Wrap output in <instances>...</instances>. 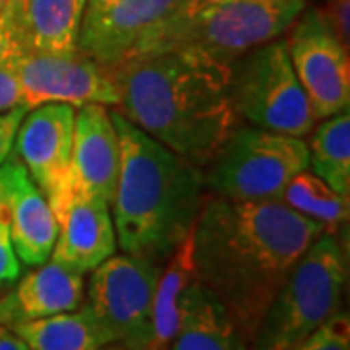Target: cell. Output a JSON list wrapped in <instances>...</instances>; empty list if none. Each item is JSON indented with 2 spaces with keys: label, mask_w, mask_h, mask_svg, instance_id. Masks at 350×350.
<instances>
[{
  "label": "cell",
  "mask_w": 350,
  "mask_h": 350,
  "mask_svg": "<svg viewBox=\"0 0 350 350\" xmlns=\"http://www.w3.org/2000/svg\"><path fill=\"white\" fill-rule=\"evenodd\" d=\"M177 6L179 0H117L100 14L82 20L78 49L107 66H117Z\"/></svg>",
  "instance_id": "cell-13"
},
{
  "label": "cell",
  "mask_w": 350,
  "mask_h": 350,
  "mask_svg": "<svg viewBox=\"0 0 350 350\" xmlns=\"http://www.w3.org/2000/svg\"><path fill=\"white\" fill-rule=\"evenodd\" d=\"M88 0H20L27 47L45 53L78 49Z\"/></svg>",
  "instance_id": "cell-19"
},
{
  "label": "cell",
  "mask_w": 350,
  "mask_h": 350,
  "mask_svg": "<svg viewBox=\"0 0 350 350\" xmlns=\"http://www.w3.org/2000/svg\"><path fill=\"white\" fill-rule=\"evenodd\" d=\"M220 2H226V0H179V6L172 16H185V14L199 12L202 8H208V6L220 4Z\"/></svg>",
  "instance_id": "cell-28"
},
{
  "label": "cell",
  "mask_w": 350,
  "mask_h": 350,
  "mask_svg": "<svg viewBox=\"0 0 350 350\" xmlns=\"http://www.w3.org/2000/svg\"><path fill=\"white\" fill-rule=\"evenodd\" d=\"M111 107L165 148L202 170L238 125L228 66L193 53H158L113 66Z\"/></svg>",
  "instance_id": "cell-2"
},
{
  "label": "cell",
  "mask_w": 350,
  "mask_h": 350,
  "mask_svg": "<svg viewBox=\"0 0 350 350\" xmlns=\"http://www.w3.org/2000/svg\"><path fill=\"white\" fill-rule=\"evenodd\" d=\"M0 189L18 259L27 267L49 261L57 239V220L20 160H6L0 165Z\"/></svg>",
  "instance_id": "cell-14"
},
{
  "label": "cell",
  "mask_w": 350,
  "mask_h": 350,
  "mask_svg": "<svg viewBox=\"0 0 350 350\" xmlns=\"http://www.w3.org/2000/svg\"><path fill=\"white\" fill-rule=\"evenodd\" d=\"M323 226L278 200L206 195L193 226L195 278L222 301L247 345Z\"/></svg>",
  "instance_id": "cell-1"
},
{
  "label": "cell",
  "mask_w": 350,
  "mask_h": 350,
  "mask_svg": "<svg viewBox=\"0 0 350 350\" xmlns=\"http://www.w3.org/2000/svg\"><path fill=\"white\" fill-rule=\"evenodd\" d=\"M25 111H27L25 107H14L8 111H0V165L12 154L18 126L22 123Z\"/></svg>",
  "instance_id": "cell-27"
},
{
  "label": "cell",
  "mask_w": 350,
  "mask_h": 350,
  "mask_svg": "<svg viewBox=\"0 0 350 350\" xmlns=\"http://www.w3.org/2000/svg\"><path fill=\"white\" fill-rule=\"evenodd\" d=\"M57 220V239L51 261L86 275L115 255L117 236L109 204L86 193L72 174L47 197Z\"/></svg>",
  "instance_id": "cell-11"
},
{
  "label": "cell",
  "mask_w": 350,
  "mask_h": 350,
  "mask_svg": "<svg viewBox=\"0 0 350 350\" xmlns=\"http://www.w3.org/2000/svg\"><path fill=\"white\" fill-rule=\"evenodd\" d=\"M167 350H250L222 301L195 278L181 306L179 327Z\"/></svg>",
  "instance_id": "cell-17"
},
{
  "label": "cell",
  "mask_w": 350,
  "mask_h": 350,
  "mask_svg": "<svg viewBox=\"0 0 350 350\" xmlns=\"http://www.w3.org/2000/svg\"><path fill=\"white\" fill-rule=\"evenodd\" d=\"M278 202L294 213L315 220L323 226L325 234L335 238L347 230L349 224V197L338 195L310 170H304L290 179Z\"/></svg>",
  "instance_id": "cell-22"
},
{
  "label": "cell",
  "mask_w": 350,
  "mask_h": 350,
  "mask_svg": "<svg viewBox=\"0 0 350 350\" xmlns=\"http://www.w3.org/2000/svg\"><path fill=\"white\" fill-rule=\"evenodd\" d=\"M20 92L25 109L41 103H68L72 107L88 103L117 107L119 103L113 66L80 49L45 53L25 47L20 61Z\"/></svg>",
  "instance_id": "cell-10"
},
{
  "label": "cell",
  "mask_w": 350,
  "mask_h": 350,
  "mask_svg": "<svg viewBox=\"0 0 350 350\" xmlns=\"http://www.w3.org/2000/svg\"><path fill=\"white\" fill-rule=\"evenodd\" d=\"M292 68L317 121L347 111L350 103V55L331 31L317 6H306L284 31Z\"/></svg>",
  "instance_id": "cell-9"
},
{
  "label": "cell",
  "mask_w": 350,
  "mask_h": 350,
  "mask_svg": "<svg viewBox=\"0 0 350 350\" xmlns=\"http://www.w3.org/2000/svg\"><path fill=\"white\" fill-rule=\"evenodd\" d=\"M75 119L76 107L68 103H41L18 126L14 148L45 197L70 174Z\"/></svg>",
  "instance_id": "cell-12"
},
{
  "label": "cell",
  "mask_w": 350,
  "mask_h": 350,
  "mask_svg": "<svg viewBox=\"0 0 350 350\" xmlns=\"http://www.w3.org/2000/svg\"><path fill=\"white\" fill-rule=\"evenodd\" d=\"M0 350H29L12 329L0 325Z\"/></svg>",
  "instance_id": "cell-29"
},
{
  "label": "cell",
  "mask_w": 350,
  "mask_h": 350,
  "mask_svg": "<svg viewBox=\"0 0 350 350\" xmlns=\"http://www.w3.org/2000/svg\"><path fill=\"white\" fill-rule=\"evenodd\" d=\"M111 109V107H109ZM121 163L111 218L123 253L163 262L187 238L206 199L202 174L111 109Z\"/></svg>",
  "instance_id": "cell-3"
},
{
  "label": "cell",
  "mask_w": 350,
  "mask_h": 350,
  "mask_svg": "<svg viewBox=\"0 0 350 350\" xmlns=\"http://www.w3.org/2000/svg\"><path fill=\"white\" fill-rule=\"evenodd\" d=\"M121 163L119 133L111 109L100 103L78 107L70 174L86 193L111 204Z\"/></svg>",
  "instance_id": "cell-15"
},
{
  "label": "cell",
  "mask_w": 350,
  "mask_h": 350,
  "mask_svg": "<svg viewBox=\"0 0 350 350\" xmlns=\"http://www.w3.org/2000/svg\"><path fill=\"white\" fill-rule=\"evenodd\" d=\"M347 284V251L321 234L296 262L265 312L251 340L253 350H292L340 310Z\"/></svg>",
  "instance_id": "cell-5"
},
{
  "label": "cell",
  "mask_w": 350,
  "mask_h": 350,
  "mask_svg": "<svg viewBox=\"0 0 350 350\" xmlns=\"http://www.w3.org/2000/svg\"><path fill=\"white\" fill-rule=\"evenodd\" d=\"M100 350H129V349H125L123 345H117V342H111V345H105V347H101Z\"/></svg>",
  "instance_id": "cell-31"
},
{
  "label": "cell",
  "mask_w": 350,
  "mask_h": 350,
  "mask_svg": "<svg viewBox=\"0 0 350 350\" xmlns=\"http://www.w3.org/2000/svg\"><path fill=\"white\" fill-rule=\"evenodd\" d=\"M163 262L165 265L162 267L156 294H154L150 337H148L146 350H167L177 333L183 298L187 294L191 282L195 280L193 230Z\"/></svg>",
  "instance_id": "cell-18"
},
{
  "label": "cell",
  "mask_w": 350,
  "mask_h": 350,
  "mask_svg": "<svg viewBox=\"0 0 350 350\" xmlns=\"http://www.w3.org/2000/svg\"><path fill=\"white\" fill-rule=\"evenodd\" d=\"M306 6L308 0H226L199 12L170 16L126 61L179 51L228 66L247 51L282 38Z\"/></svg>",
  "instance_id": "cell-4"
},
{
  "label": "cell",
  "mask_w": 350,
  "mask_h": 350,
  "mask_svg": "<svg viewBox=\"0 0 350 350\" xmlns=\"http://www.w3.org/2000/svg\"><path fill=\"white\" fill-rule=\"evenodd\" d=\"M113 2H117V0H88L84 18H90V16H96V14H100L101 10H105L107 6H111Z\"/></svg>",
  "instance_id": "cell-30"
},
{
  "label": "cell",
  "mask_w": 350,
  "mask_h": 350,
  "mask_svg": "<svg viewBox=\"0 0 350 350\" xmlns=\"http://www.w3.org/2000/svg\"><path fill=\"white\" fill-rule=\"evenodd\" d=\"M292 350H350L349 313L338 310Z\"/></svg>",
  "instance_id": "cell-24"
},
{
  "label": "cell",
  "mask_w": 350,
  "mask_h": 350,
  "mask_svg": "<svg viewBox=\"0 0 350 350\" xmlns=\"http://www.w3.org/2000/svg\"><path fill=\"white\" fill-rule=\"evenodd\" d=\"M0 2H2V0H0Z\"/></svg>",
  "instance_id": "cell-32"
},
{
  "label": "cell",
  "mask_w": 350,
  "mask_h": 350,
  "mask_svg": "<svg viewBox=\"0 0 350 350\" xmlns=\"http://www.w3.org/2000/svg\"><path fill=\"white\" fill-rule=\"evenodd\" d=\"M331 31L337 39L349 47L350 43V0H325L323 6H317Z\"/></svg>",
  "instance_id": "cell-26"
},
{
  "label": "cell",
  "mask_w": 350,
  "mask_h": 350,
  "mask_svg": "<svg viewBox=\"0 0 350 350\" xmlns=\"http://www.w3.org/2000/svg\"><path fill=\"white\" fill-rule=\"evenodd\" d=\"M84 275L55 261H45L18 278L10 290L0 296V325L14 327L27 321L72 312L84 304Z\"/></svg>",
  "instance_id": "cell-16"
},
{
  "label": "cell",
  "mask_w": 350,
  "mask_h": 350,
  "mask_svg": "<svg viewBox=\"0 0 350 350\" xmlns=\"http://www.w3.org/2000/svg\"><path fill=\"white\" fill-rule=\"evenodd\" d=\"M20 273H22V265L14 251L8 216H6V202L0 191V292L12 286L20 278Z\"/></svg>",
  "instance_id": "cell-25"
},
{
  "label": "cell",
  "mask_w": 350,
  "mask_h": 350,
  "mask_svg": "<svg viewBox=\"0 0 350 350\" xmlns=\"http://www.w3.org/2000/svg\"><path fill=\"white\" fill-rule=\"evenodd\" d=\"M163 262L140 255H111L92 271L86 298L109 342L146 350L154 294Z\"/></svg>",
  "instance_id": "cell-8"
},
{
  "label": "cell",
  "mask_w": 350,
  "mask_h": 350,
  "mask_svg": "<svg viewBox=\"0 0 350 350\" xmlns=\"http://www.w3.org/2000/svg\"><path fill=\"white\" fill-rule=\"evenodd\" d=\"M228 94L236 117L259 129L304 138L317 123L284 38L262 43L228 64Z\"/></svg>",
  "instance_id": "cell-7"
},
{
  "label": "cell",
  "mask_w": 350,
  "mask_h": 350,
  "mask_svg": "<svg viewBox=\"0 0 350 350\" xmlns=\"http://www.w3.org/2000/svg\"><path fill=\"white\" fill-rule=\"evenodd\" d=\"M304 170H310L304 138L238 123L200 174L211 195L267 202L280 200L290 179Z\"/></svg>",
  "instance_id": "cell-6"
},
{
  "label": "cell",
  "mask_w": 350,
  "mask_h": 350,
  "mask_svg": "<svg viewBox=\"0 0 350 350\" xmlns=\"http://www.w3.org/2000/svg\"><path fill=\"white\" fill-rule=\"evenodd\" d=\"M25 41L20 0L0 2V111H8L22 105L20 92V61Z\"/></svg>",
  "instance_id": "cell-23"
},
{
  "label": "cell",
  "mask_w": 350,
  "mask_h": 350,
  "mask_svg": "<svg viewBox=\"0 0 350 350\" xmlns=\"http://www.w3.org/2000/svg\"><path fill=\"white\" fill-rule=\"evenodd\" d=\"M29 350H100L111 345L86 304L72 312L10 327Z\"/></svg>",
  "instance_id": "cell-20"
},
{
  "label": "cell",
  "mask_w": 350,
  "mask_h": 350,
  "mask_svg": "<svg viewBox=\"0 0 350 350\" xmlns=\"http://www.w3.org/2000/svg\"><path fill=\"white\" fill-rule=\"evenodd\" d=\"M310 167L338 195L350 199V113L340 111L313 126Z\"/></svg>",
  "instance_id": "cell-21"
}]
</instances>
